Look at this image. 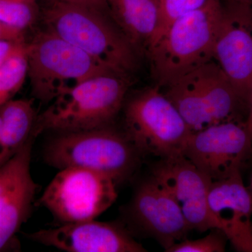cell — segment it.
<instances>
[{
    "label": "cell",
    "mask_w": 252,
    "mask_h": 252,
    "mask_svg": "<svg viewBox=\"0 0 252 252\" xmlns=\"http://www.w3.org/2000/svg\"><path fill=\"white\" fill-rule=\"evenodd\" d=\"M45 29L102 63L130 76L140 54L111 16L65 0H47L40 7Z\"/></svg>",
    "instance_id": "cell-1"
},
{
    "label": "cell",
    "mask_w": 252,
    "mask_h": 252,
    "mask_svg": "<svg viewBox=\"0 0 252 252\" xmlns=\"http://www.w3.org/2000/svg\"><path fill=\"white\" fill-rule=\"evenodd\" d=\"M130 77L109 72L63 91L36 117L33 136L48 130L74 132L110 126L122 109Z\"/></svg>",
    "instance_id": "cell-2"
},
{
    "label": "cell",
    "mask_w": 252,
    "mask_h": 252,
    "mask_svg": "<svg viewBox=\"0 0 252 252\" xmlns=\"http://www.w3.org/2000/svg\"><path fill=\"white\" fill-rule=\"evenodd\" d=\"M222 9L221 0H212L169 26L147 54L156 85L165 87L213 59Z\"/></svg>",
    "instance_id": "cell-3"
},
{
    "label": "cell",
    "mask_w": 252,
    "mask_h": 252,
    "mask_svg": "<svg viewBox=\"0 0 252 252\" xmlns=\"http://www.w3.org/2000/svg\"><path fill=\"white\" fill-rule=\"evenodd\" d=\"M140 152L125 135L110 126L93 130L57 132L44 149V160L58 170L89 169L108 176L116 183L128 178Z\"/></svg>",
    "instance_id": "cell-4"
},
{
    "label": "cell",
    "mask_w": 252,
    "mask_h": 252,
    "mask_svg": "<svg viewBox=\"0 0 252 252\" xmlns=\"http://www.w3.org/2000/svg\"><path fill=\"white\" fill-rule=\"evenodd\" d=\"M160 89L192 132L240 121V106L248 104L214 59Z\"/></svg>",
    "instance_id": "cell-5"
},
{
    "label": "cell",
    "mask_w": 252,
    "mask_h": 252,
    "mask_svg": "<svg viewBox=\"0 0 252 252\" xmlns=\"http://www.w3.org/2000/svg\"><path fill=\"white\" fill-rule=\"evenodd\" d=\"M27 56L32 93L44 104L83 81L115 72L46 29L28 43Z\"/></svg>",
    "instance_id": "cell-6"
},
{
    "label": "cell",
    "mask_w": 252,
    "mask_h": 252,
    "mask_svg": "<svg viewBox=\"0 0 252 252\" xmlns=\"http://www.w3.org/2000/svg\"><path fill=\"white\" fill-rule=\"evenodd\" d=\"M126 135L140 154L182 155L191 134L171 101L156 85L134 95L125 109Z\"/></svg>",
    "instance_id": "cell-7"
},
{
    "label": "cell",
    "mask_w": 252,
    "mask_h": 252,
    "mask_svg": "<svg viewBox=\"0 0 252 252\" xmlns=\"http://www.w3.org/2000/svg\"><path fill=\"white\" fill-rule=\"evenodd\" d=\"M117 184L108 176L79 167L59 170L37 205L61 225L96 220L117 198Z\"/></svg>",
    "instance_id": "cell-8"
},
{
    "label": "cell",
    "mask_w": 252,
    "mask_h": 252,
    "mask_svg": "<svg viewBox=\"0 0 252 252\" xmlns=\"http://www.w3.org/2000/svg\"><path fill=\"white\" fill-rule=\"evenodd\" d=\"M252 152V141L246 122L232 121L191 132L182 155L216 181L240 170Z\"/></svg>",
    "instance_id": "cell-9"
},
{
    "label": "cell",
    "mask_w": 252,
    "mask_h": 252,
    "mask_svg": "<svg viewBox=\"0 0 252 252\" xmlns=\"http://www.w3.org/2000/svg\"><path fill=\"white\" fill-rule=\"evenodd\" d=\"M221 1L213 59L249 104L252 84V6Z\"/></svg>",
    "instance_id": "cell-10"
},
{
    "label": "cell",
    "mask_w": 252,
    "mask_h": 252,
    "mask_svg": "<svg viewBox=\"0 0 252 252\" xmlns=\"http://www.w3.org/2000/svg\"><path fill=\"white\" fill-rule=\"evenodd\" d=\"M153 177L172 194L190 230H220L209 207L212 180L189 159L183 155L162 158L154 167Z\"/></svg>",
    "instance_id": "cell-11"
},
{
    "label": "cell",
    "mask_w": 252,
    "mask_h": 252,
    "mask_svg": "<svg viewBox=\"0 0 252 252\" xmlns=\"http://www.w3.org/2000/svg\"><path fill=\"white\" fill-rule=\"evenodd\" d=\"M128 215L134 225L155 238L165 251L190 230L175 199L154 177L136 189Z\"/></svg>",
    "instance_id": "cell-12"
},
{
    "label": "cell",
    "mask_w": 252,
    "mask_h": 252,
    "mask_svg": "<svg viewBox=\"0 0 252 252\" xmlns=\"http://www.w3.org/2000/svg\"><path fill=\"white\" fill-rule=\"evenodd\" d=\"M45 246L67 252H144L125 227L95 220L62 224L28 235Z\"/></svg>",
    "instance_id": "cell-13"
},
{
    "label": "cell",
    "mask_w": 252,
    "mask_h": 252,
    "mask_svg": "<svg viewBox=\"0 0 252 252\" xmlns=\"http://www.w3.org/2000/svg\"><path fill=\"white\" fill-rule=\"evenodd\" d=\"M209 207L220 230L240 252H252V195L240 170L212 181Z\"/></svg>",
    "instance_id": "cell-14"
},
{
    "label": "cell",
    "mask_w": 252,
    "mask_h": 252,
    "mask_svg": "<svg viewBox=\"0 0 252 252\" xmlns=\"http://www.w3.org/2000/svg\"><path fill=\"white\" fill-rule=\"evenodd\" d=\"M114 22L139 54H147L158 26L157 0H107Z\"/></svg>",
    "instance_id": "cell-15"
},
{
    "label": "cell",
    "mask_w": 252,
    "mask_h": 252,
    "mask_svg": "<svg viewBox=\"0 0 252 252\" xmlns=\"http://www.w3.org/2000/svg\"><path fill=\"white\" fill-rule=\"evenodd\" d=\"M36 116L31 99H11L0 107V167L32 135Z\"/></svg>",
    "instance_id": "cell-16"
},
{
    "label": "cell",
    "mask_w": 252,
    "mask_h": 252,
    "mask_svg": "<svg viewBox=\"0 0 252 252\" xmlns=\"http://www.w3.org/2000/svg\"><path fill=\"white\" fill-rule=\"evenodd\" d=\"M32 137L14 157L0 167V212L28 185L34 182L31 172Z\"/></svg>",
    "instance_id": "cell-17"
},
{
    "label": "cell",
    "mask_w": 252,
    "mask_h": 252,
    "mask_svg": "<svg viewBox=\"0 0 252 252\" xmlns=\"http://www.w3.org/2000/svg\"><path fill=\"white\" fill-rule=\"evenodd\" d=\"M37 185L32 182L0 212V251L9 245L15 235L31 215Z\"/></svg>",
    "instance_id": "cell-18"
},
{
    "label": "cell",
    "mask_w": 252,
    "mask_h": 252,
    "mask_svg": "<svg viewBox=\"0 0 252 252\" xmlns=\"http://www.w3.org/2000/svg\"><path fill=\"white\" fill-rule=\"evenodd\" d=\"M27 46L0 66V107L14 98L28 77Z\"/></svg>",
    "instance_id": "cell-19"
},
{
    "label": "cell",
    "mask_w": 252,
    "mask_h": 252,
    "mask_svg": "<svg viewBox=\"0 0 252 252\" xmlns=\"http://www.w3.org/2000/svg\"><path fill=\"white\" fill-rule=\"evenodd\" d=\"M34 0H0V23L26 31L40 18V6Z\"/></svg>",
    "instance_id": "cell-20"
},
{
    "label": "cell",
    "mask_w": 252,
    "mask_h": 252,
    "mask_svg": "<svg viewBox=\"0 0 252 252\" xmlns=\"http://www.w3.org/2000/svg\"><path fill=\"white\" fill-rule=\"evenodd\" d=\"M211 1L212 0H157L159 13L158 26L151 47L157 42L158 39L162 35L174 21L188 13L203 7Z\"/></svg>",
    "instance_id": "cell-21"
},
{
    "label": "cell",
    "mask_w": 252,
    "mask_h": 252,
    "mask_svg": "<svg viewBox=\"0 0 252 252\" xmlns=\"http://www.w3.org/2000/svg\"><path fill=\"white\" fill-rule=\"evenodd\" d=\"M224 233L218 228L210 230V233L198 240H185L175 243L167 252H223L225 250Z\"/></svg>",
    "instance_id": "cell-22"
},
{
    "label": "cell",
    "mask_w": 252,
    "mask_h": 252,
    "mask_svg": "<svg viewBox=\"0 0 252 252\" xmlns=\"http://www.w3.org/2000/svg\"><path fill=\"white\" fill-rule=\"evenodd\" d=\"M27 44L26 41H0V66L13 55L26 48Z\"/></svg>",
    "instance_id": "cell-23"
},
{
    "label": "cell",
    "mask_w": 252,
    "mask_h": 252,
    "mask_svg": "<svg viewBox=\"0 0 252 252\" xmlns=\"http://www.w3.org/2000/svg\"><path fill=\"white\" fill-rule=\"evenodd\" d=\"M26 41L25 31L0 23V41Z\"/></svg>",
    "instance_id": "cell-24"
},
{
    "label": "cell",
    "mask_w": 252,
    "mask_h": 252,
    "mask_svg": "<svg viewBox=\"0 0 252 252\" xmlns=\"http://www.w3.org/2000/svg\"><path fill=\"white\" fill-rule=\"evenodd\" d=\"M65 1L83 5L111 16L107 0H65Z\"/></svg>",
    "instance_id": "cell-25"
},
{
    "label": "cell",
    "mask_w": 252,
    "mask_h": 252,
    "mask_svg": "<svg viewBox=\"0 0 252 252\" xmlns=\"http://www.w3.org/2000/svg\"><path fill=\"white\" fill-rule=\"evenodd\" d=\"M246 126L252 141V84L251 91H250V101H249V112L248 119L246 121Z\"/></svg>",
    "instance_id": "cell-26"
},
{
    "label": "cell",
    "mask_w": 252,
    "mask_h": 252,
    "mask_svg": "<svg viewBox=\"0 0 252 252\" xmlns=\"http://www.w3.org/2000/svg\"><path fill=\"white\" fill-rule=\"evenodd\" d=\"M223 1H234V2L243 3L252 6V0H223Z\"/></svg>",
    "instance_id": "cell-27"
},
{
    "label": "cell",
    "mask_w": 252,
    "mask_h": 252,
    "mask_svg": "<svg viewBox=\"0 0 252 252\" xmlns=\"http://www.w3.org/2000/svg\"><path fill=\"white\" fill-rule=\"evenodd\" d=\"M251 190H252L251 193H252V181H251Z\"/></svg>",
    "instance_id": "cell-28"
},
{
    "label": "cell",
    "mask_w": 252,
    "mask_h": 252,
    "mask_svg": "<svg viewBox=\"0 0 252 252\" xmlns=\"http://www.w3.org/2000/svg\"><path fill=\"white\" fill-rule=\"evenodd\" d=\"M34 1H39V0H34Z\"/></svg>",
    "instance_id": "cell-29"
}]
</instances>
